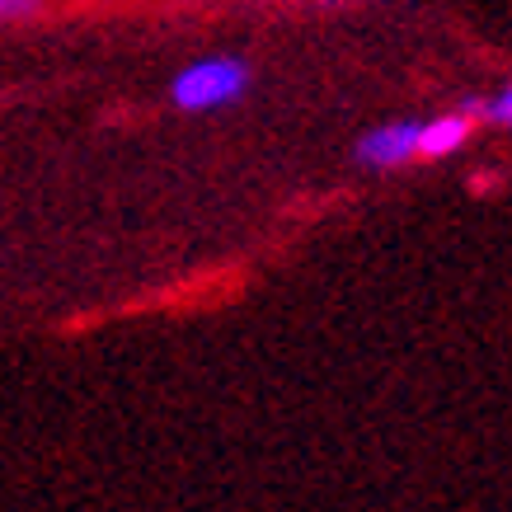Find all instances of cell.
Masks as SVG:
<instances>
[{
	"label": "cell",
	"instance_id": "3957f363",
	"mask_svg": "<svg viewBox=\"0 0 512 512\" xmlns=\"http://www.w3.org/2000/svg\"><path fill=\"white\" fill-rule=\"evenodd\" d=\"M475 118H480V104L437 113V118L419 123V160H442V156H451V151H461L470 141V132H475Z\"/></svg>",
	"mask_w": 512,
	"mask_h": 512
},
{
	"label": "cell",
	"instance_id": "277c9868",
	"mask_svg": "<svg viewBox=\"0 0 512 512\" xmlns=\"http://www.w3.org/2000/svg\"><path fill=\"white\" fill-rule=\"evenodd\" d=\"M480 118H489L494 127H508L512 132V80L489 99V104H480Z\"/></svg>",
	"mask_w": 512,
	"mask_h": 512
},
{
	"label": "cell",
	"instance_id": "7a4b0ae2",
	"mask_svg": "<svg viewBox=\"0 0 512 512\" xmlns=\"http://www.w3.org/2000/svg\"><path fill=\"white\" fill-rule=\"evenodd\" d=\"M357 160L367 165V170H400L409 160H419V123H381L372 132H362L357 141Z\"/></svg>",
	"mask_w": 512,
	"mask_h": 512
},
{
	"label": "cell",
	"instance_id": "5b68a950",
	"mask_svg": "<svg viewBox=\"0 0 512 512\" xmlns=\"http://www.w3.org/2000/svg\"><path fill=\"white\" fill-rule=\"evenodd\" d=\"M47 10V0H0V24H24Z\"/></svg>",
	"mask_w": 512,
	"mask_h": 512
},
{
	"label": "cell",
	"instance_id": "6da1fadb",
	"mask_svg": "<svg viewBox=\"0 0 512 512\" xmlns=\"http://www.w3.org/2000/svg\"><path fill=\"white\" fill-rule=\"evenodd\" d=\"M249 90V66L240 57H202V62L184 66L170 85V99L184 113H207L226 109Z\"/></svg>",
	"mask_w": 512,
	"mask_h": 512
},
{
	"label": "cell",
	"instance_id": "8992f818",
	"mask_svg": "<svg viewBox=\"0 0 512 512\" xmlns=\"http://www.w3.org/2000/svg\"><path fill=\"white\" fill-rule=\"evenodd\" d=\"M329 5H348V0H329Z\"/></svg>",
	"mask_w": 512,
	"mask_h": 512
}]
</instances>
